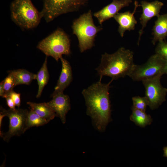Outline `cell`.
I'll return each instance as SVG.
<instances>
[{"label": "cell", "instance_id": "obj_1", "mask_svg": "<svg viewBox=\"0 0 167 167\" xmlns=\"http://www.w3.org/2000/svg\"><path fill=\"white\" fill-rule=\"evenodd\" d=\"M101 80L84 89L82 93L87 107V114L91 117L96 129L102 132L112 120L109 91L113 80L107 84L102 83Z\"/></svg>", "mask_w": 167, "mask_h": 167}, {"label": "cell", "instance_id": "obj_2", "mask_svg": "<svg viewBox=\"0 0 167 167\" xmlns=\"http://www.w3.org/2000/svg\"><path fill=\"white\" fill-rule=\"evenodd\" d=\"M135 65L133 52L122 47L113 54H103L100 64L96 70L100 76V80L106 76L113 81L129 76Z\"/></svg>", "mask_w": 167, "mask_h": 167}, {"label": "cell", "instance_id": "obj_3", "mask_svg": "<svg viewBox=\"0 0 167 167\" xmlns=\"http://www.w3.org/2000/svg\"><path fill=\"white\" fill-rule=\"evenodd\" d=\"M10 9L12 20L23 30L36 28L42 18L31 0H14Z\"/></svg>", "mask_w": 167, "mask_h": 167}, {"label": "cell", "instance_id": "obj_4", "mask_svg": "<svg viewBox=\"0 0 167 167\" xmlns=\"http://www.w3.org/2000/svg\"><path fill=\"white\" fill-rule=\"evenodd\" d=\"M72 28L73 34L77 37L81 53L91 49L94 45L96 34L103 29L101 26L95 25L91 10L75 19L73 21Z\"/></svg>", "mask_w": 167, "mask_h": 167}, {"label": "cell", "instance_id": "obj_5", "mask_svg": "<svg viewBox=\"0 0 167 167\" xmlns=\"http://www.w3.org/2000/svg\"><path fill=\"white\" fill-rule=\"evenodd\" d=\"M70 40L61 28H58L38 43L37 48L46 56H51L58 62L62 55L71 54Z\"/></svg>", "mask_w": 167, "mask_h": 167}, {"label": "cell", "instance_id": "obj_6", "mask_svg": "<svg viewBox=\"0 0 167 167\" xmlns=\"http://www.w3.org/2000/svg\"><path fill=\"white\" fill-rule=\"evenodd\" d=\"M167 73V62L156 54L151 56L145 63L135 64L129 76L134 81H139L161 76Z\"/></svg>", "mask_w": 167, "mask_h": 167}, {"label": "cell", "instance_id": "obj_7", "mask_svg": "<svg viewBox=\"0 0 167 167\" xmlns=\"http://www.w3.org/2000/svg\"><path fill=\"white\" fill-rule=\"evenodd\" d=\"M88 0H43V7L40 12L47 23L63 14L78 11Z\"/></svg>", "mask_w": 167, "mask_h": 167}, {"label": "cell", "instance_id": "obj_8", "mask_svg": "<svg viewBox=\"0 0 167 167\" xmlns=\"http://www.w3.org/2000/svg\"><path fill=\"white\" fill-rule=\"evenodd\" d=\"M0 113L9 119V130L6 133H2L0 136L3 140L8 142L14 136H19L26 131V121L28 110L22 109H10L6 110L1 107Z\"/></svg>", "mask_w": 167, "mask_h": 167}, {"label": "cell", "instance_id": "obj_9", "mask_svg": "<svg viewBox=\"0 0 167 167\" xmlns=\"http://www.w3.org/2000/svg\"><path fill=\"white\" fill-rule=\"evenodd\" d=\"M161 76H157L143 81L145 88V96L147 98L148 106L151 109L157 108L165 101L167 89L161 84Z\"/></svg>", "mask_w": 167, "mask_h": 167}, {"label": "cell", "instance_id": "obj_10", "mask_svg": "<svg viewBox=\"0 0 167 167\" xmlns=\"http://www.w3.org/2000/svg\"><path fill=\"white\" fill-rule=\"evenodd\" d=\"M52 100L47 102H44L46 105L51 108L59 117L63 124L66 122V116L70 110V100L69 96L59 92L51 96Z\"/></svg>", "mask_w": 167, "mask_h": 167}, {"label": "cell", "instance_id": "obj_11", "mask_svg": "<svg viewBox=\"0 0 167 167\" xmlns=\"http://www.w3.org/2000/svg\"><path fill=\"white\" fill-rule=\"evenodd\" d=\"M140 3V5L142 9V12L139 20L142 28L139 31V36L138 44L143 32L144 29L146 26L148 22L152 17L156 16L157 17L160 15V10L164 5L163 3L157 0L151 2L146 1H142Z\"/></svg>", "mask_w": 167, "mask_h": 167}, {"label": "cell", "instance_id": "obj_12", "mask_svg": "<svg viewBox=\"0 0 167 167\" xmlns=\"http://www.w3.org/2000/svg\"><path fill=\"white\" fill-rule=\"evenodd\" d=\"M132 2V0H113L110 3L94 13L93 15L99 24H102L105 21L113 17L122 8L128 6Z\"/></svg>", "mask_w": 167, "mask_h": 167}, {"label": "cell", "instance_id": "obj_13", "mask_svg": "<svg viewBox=\"0 0 167 167\" xmlns=\"http://www.w3.org/2000/svg\"><path fill=\"white\" fill-rule=\"evenodd\" d=\"M134 11L131 13L129 11L118 13L113 17L119 24L118 31L121 36L123 37L125 32L127 30H134L137 23L134 15L136 12L137 8L140 6L138 2L135 1Z\"/></svg>", "mask_w": 167, "mask_h": 167}, {"label": "cell", "instance_id": "obj_14", "mask_svg": "<svg viewBox=\"0 0 167 167\" xmlns=\"http://www.w3.org/2000/svg\"><path fill=\"white\" fill-rule=\"evenodd\" d=\"M60 59L62 64V71L54 90L51 96L58 93L63 92L72 80V69L69 62L62 57Z\"/></svg>", "mask_w": 167, "mask_h": 167}, {"label": "cell", "instance_id": "obj_15", "mask_svg": "<svg viewBox=\"0 0 167 167\" xmlns=\"http://www.w3.org/2000/svg\"><path fill=\"white\" fill-rule=\"evenodd\" d=\"M157 18L152 28L153 45L157 41L164 40L167 36V13L160 15Z\"/></svg>", "mask_w": 167, "mask_h": 167}, {"label": "cell", "instance_id": "obj_16", "mask_svg": "<svg viewBox=\"0 0 167 167\" xmlns=\"http://www.w3.org/2000/svg\"><path fill=\"white\" fill-rule=\"evenodd\" d=\"M27 103L29 106L30 109L48 122L57 116L53 110L44 103H37L28 102Z\"/></svg>", "mask_w": 167, "mask_h": 167}, {"label": "cell", "instance_id": "obj_17", "mask_svg": "<svg viewBox=\"0 0 167 167\" xmlns=\"http://www.w3.org/2000/svg\"><path fill=\"white\" fill-rule=\"evenodd\" d=\"M132 113L130 117V120L137 126L144 127L151 124L152 119L149 114L145 111L137 109L132 106Z\"/></svg>", "mask_w": 167, "mask_h": 167}, {"label": "cell", "instance_id": "obj_18", "mask_svg": "<svg viewBox=\"0 0 167 167\" xmlns=\"http://www.w3.org/2000/svg\"><path fill=\"white\" fill-rule=\"evenodd\" d=\"M47 56H46L43 64L36 74V79L38 84V90L36 96L37 98L40 97L45 86L47 84L49 79V74L47 66Z\"/></svg>", "mask_w": 167, "mask_h": 167}, {"label": "cell", "instance_id": "obj_19", "mask_svg": "<svg viewBox=\"0 0 167 167\" xmlns=\"http://www.w3.org/2000/svg\"><path fill=\"white\" fill-rule=\"evenodd\" d=\"M15 76V86L20 84L29 85L32 81L36 79V74L24 69L12 71Z\"/></svg>", "mask_w": 167, "mask_h": 167}, {"label": "cell", "instance_id": "obj_20", "mask_svg": "<svg viewBox=\"0 0 167 167\" xmlns=\"http://www.w3.org/2000/svg\"><path fill=\"white\" fill-rule=\"evenodd\" d=\"M49 122L32 109L28 110L26 121V130L34 126L44 125Z\"/></svg>", "mask_w": 167, "mask_h": 167}, {"label": "cell", "instance_id": "obj_21", "mask_svg": "<svg viewBox=\"0 0 167 167\" xmlns=\"http://www.w3.org/2000/svg\"><path fill=\"white\" fill-rule=\"evenodd\" d=\"M5 98L12 91L15 86V78L12 71H9L7 76L4 79Z\"/></svg>", "mask_w": 167, "mask_h": 167}, {"label": "cell", "instance_id": "obj_22", "mask_svg": "<svg viewBox=\"0 0 167 167\" xmlns=\"http://www.w3.org/2000/svg\"><path fill=\"white\" fill-rule=\"evenodd\" d=\"M133 106L135 108L143 111L146 110L147 107L148 105V103L147 98L144 97L135 96L132 97Z\"/></svg>", "mask_w": 167, "mask_h": 167}, {"label": "cell", "instance_id": "obj_23", "mask_svg": "<svg viewBox=\"0 0 167 167\" xmlns=\"http://www.w3.org/2000/svg\"><path fill=\"white\" fill-rule=\"evenodd\" d=\"M155 52L167 62V42L164 40L158 41Z\"/></svg>", "mask_w": 167, "mask_h": 167}, {"label": "cell", "instance_id": "obj_24", "mask_svg": "<svg viewBox=\"0 0 167 167\" xmlns=\"http://www.w3.org/2000/svg\"><path fill=\"white\" fill-rule=\"evenodd\" d=\"M7 96H10L12 99L16 106L18 107L20 106L21 104L20 93L16 92L13 90Z\"/></svg>", "mask_w": 167, "mask_h": 167}, {"label": "cell", "instance_id": "obj_25", "mask_svg": "<svg viewBox=\"0 0 167 167\" xmlns=\"http://www.w3.org/2000/svg\"><path fill=\"white\" fill-rule=\"evenodd\" d=\"M5 98L6 100L7 105L10 108L13 109H15L16 105L12 99L9 96H7Z\"/></svg>", "mask_w": 167, "mask_h": 167}, {"label": "cell", "instance_id": "obj_26", "mask_svg": "<svg viewBox=\"0 0 167 167\" xmlns=\"http://www.w3.org/2000/svg\"><path fill=\"white\" fill-rule=\"evenodd\" d=\"M5 95L4 80L2 81L0 83V96L3 97Z\"/></svg>", "mask_w": 167, "mask_h": 167}, {"label": "cell", "instance_id": "obj_27", "mask_svg": "<svg viewBox=\"0 0 167 167\" xmlns=\"http://www.w3.org/2000/svg\"><path fill=\"white\" fill-rule=\"evenodd\" d=\"M5 116L3 113H0V130H1V128L2 126V120L3 118Z\"/></svg>", "mask_w": 167, "mask_h": 167}, {"label": "cell", "instance_id": "obj_28", "mask_svg": "<svg viewBox=\"0 0 167 167\" xmlns=\"http://www.w3.org/2000/svg\"><path fill=\"white\" fill-rule=\"evenodd\" d=\"M163 150L164 151L163 156L167 158V146L163 148Z\"/></svg>", "mask_w": 167, "mask_h": 167}, {"label": "cell", "instance_id": "obj_29", "mask_svg": "<svg viewBox=\"0 0 167 167\" xmlns=\"http://www.w3.org/2000/svg\"></svg>", "mask_w": 167, "mask_h": 167}]
</instances>
